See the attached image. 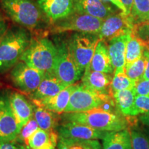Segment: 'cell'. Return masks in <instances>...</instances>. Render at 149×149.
<instances>
[{
	"label": "cell",
	"mask_w": 149,
	"mask_h": 149,
	"mask_svg": "<svg viewBox=\"0 0 149 149\" xmlns=\"http://www.w3.org/2000/svg\"><path fill=\"white\" fill-rule=\"evenodd\" d=\"M61 118L63 122H77L108 132L126 129L128 124L126 117L118 109L104 107L79 113H64Z\"/></svg>",
	"instance_id": "1"
},
{
	"label": "cell",
	"mask_w": 149,
	"mask_h": 149,
	"mask_svg": "<svg viewBox=\"0 0 149 149\" xmlns=\"http://www.w3.org/2000/svg\"><path fill=\"white\" fill-rule=\"evenodd\" d=\"M29 33L22 28L7 31L0 41V74L12 69L29 45Z\"/></svg>",
	"instance_id": "2"
},
{
	"label": "cell",
	"mask_w": 149,
	"mask_h": 149,
	"mask_svg": "<svg viewBox=\"0 0 149 149\" xmlns=\"http://www.w3.org/2000/svg\"><path fill=\"white\" fill-rule=\"evenodd\" d=\"M56 56L57 48L49 39L37 38L31 40L20 60L44 72H52Z\"/></svg>",
	"instance_id": "3"
},
{
	"label": "cell",
	"mask_w": 149,
	"mask_h": 149,
	"mask_svg": "<svg viewBox=\"0 0 149 149\" xmlns=\"http://www.w3.org/2000/svg\"><path fill=\"white\" fill-rule=\"evenodd\" d=\"M55 45L57 48V56L52 72L67 86L74 84L82 77L84 72L72 57L68 42L56 40Z\"/></svg>",
	"instance_id": "4"
},
{
	"label": "cell",
	"mask_w": 149,
	"mask_h": 149,
	"mask_svg": "<svg viewBox=\"0 0 149 149\" xmlns=\"http://www.w3.org/2000/svg\"><path fill=\"white\" fill-rule=\"evenodd\" d=\"M1 7L13 21L24 27L34 29L41 19V13L29 0H1Z\"/></svg>",
	"instance_id": "5"
},
{
	"label": "cell",
	"mask_w": 149,
	"mask_h": 149,
	"mask_svg": "<svg viewBox=\"0 0 149 149\" xmlns=\"http://www.w3.org/2000/svg\"><path fill=\"white\" fill-rule=\"evenodd\" d=\"M104 19L86 14L73 13L66 18L58 20L52 27L53 33H62L68 31L85 34L97 35Z\"/></svg>",
	"instance_id": "6"
},
{
	"label": "cell",
	"mask_w": 149,
	"mask_h": 149,
	"mask_svg": "<svg viewBox=\"0 0 149 149\" xmlns=\"http://www.w3.org/2000/svg\"><path fill=\"white\" fill-rule=\"evenodd\" d=\"M111 95L100 94L85 87L82 84H77V88L70 96L64 113H79L102 107L106 103L113 101Z\"/></svg>",
	"instance_id": "7"
},
{
	"label": "cell",
	"mask_w": 149,
	"mask_h": 149,
	"mask_svg": "<svg viewBox=\"0 0 149 149\" xmlns=\"http://www.w3.org/2000/svg\"><path fill=\"white\" fill-rule=\"evenodd\" d=\"M100 40L97 35L76 33L70 37L68 41L70 53L84 72L86 68L91 64Z\"/></svg>",
	"instance_id": "8"
},
{
	"label": "cell",
	"mask_w": 149,
	"mask_h": 149,
	"mask_svg": "<svg viewBox=\"0 0 149 149\" xmlns=\"http://www.w3.org/2000/svg\"><path fill=\"white\" fill-rule=\"evenodd\" d=\"M45 73L22 61L17 63L11 69L10 79L15 86L22 92L31 95L38 88Z\"/></svg>",
	"instance_id": "9"
},
{
	"label": "cell",
	"mask_w": 149,
	"mask_h": 149,
	"mask_svg": "<svg viewBox=\"0 0 149 149\" xmlns=\"http://www.w3.org/2000/svg\"><path fill=\"white\" fill-rule=\"evenodd\" d=\"M135 29L132 16L122 12L112 15L104 20L98 36L100 40L110 42L122 35L132 34Z\"/></svg>",
	"instance_id": "10"
},
{
	"label": "cell",
	"mask_w": 149,
	"mask_h": 149,
	"mask_svg": "<svg viewBox=\"0 0 149 149\" xmlns=\"http://www.w3.org/2000/svg\"><path fill=\"white\" fill-rule=\"evenodd\" d=\"M18 128L11 109L8 94L0 95V143L15 141Z\"/></svg>",
	"instance_id": "11"
},
{
	"label": "cell",
	"mask_w": 149,
	"mask_h": 149,
	"mask_svg": "<svg viewBox=\"0 0 149 149\" xmlns=\"http://www.w3.org/2000/svg\"><path fill=\"white\" fill-rule=\"evenodd\" d=\"M107 133L108 131L72 122H64L57 127L59 137L64 139H103Z\"/></svg>",
	"instance_id": "12"
},
{
	"label": "cell",
	"mask_w": 149,
	"mask_h": 149,
	"mask_svg": "<svg viewBox=\"0 0 149 149\" xmlns=\"http://www.w3.org/2000/svg\"><path fill=\"white\" fill-rule=\"evenodd\" d=\"M8 97L19 133L21 128L33 117L35 107L25 96L17 92L8 93Z\"/></svg>",
	"instance_id": "13"
},
{
	"label": "cell",
	"mask_w": 149,
	"mask_h": 149,
	"mask_svg": "<svg viewBox=\"0 0 149 149\" xmlns=\"http://www.w3.org/2000/svg\"><path fill=\"white\" fill-rule=\"evenodd\" d=\"M112 79L113 77L111 74L95 71L88 66L81 77V84L87 88L97 93L112 95Z\"/></svg>",
	"instance_id": "14"
},
{
	"label": "cell",
	"mask_w": 149,
	"mask_h": 149,
	"mask_svg": "<svg viewBox=\"0 0 149 149\" xmlns=\"http://www.w3.org/2000/svg\"><path fill=\"white\" fill-rule=\"evenodd\" d=\"M39 7L45 15L55 22L73 13V0H38Z\"/></svg>",
	"instance_id": "15"
},
{
	"label": "cell",
	"mask_w": 149,
	"mask_h": 149,
	"mask_svg": "<svg viewBox=\"0 0 149 149\" xmlns=\"http://www.w3.org/2000/svg\"><path fill=\"white\" fill-rule=\"evenodd\" d=\"M74 12L106 19L114 14L115 10L102 0H73Z\"/></svg>",
	"instance_id": "16"
},
{
	"label": "cell",
	"mask_w": 149,
	"mask_h": 149,
	"mask_svg": "<svg viewBox=\"0 0 149 149\" xmlns=\"http://www.w3.org/2000/svg\"><path fill=\"white\" fill-rule=\"evenodd\" d=\"M77 87V84H75L70 85L55 96L41 100H33V104L37 107L44 108L57 114L64 113L65 109L70 101V96Z\"/></svg>",
	"instance_id": "17"
},
{
	"label": "cell",
	"mask_w": 149,
	"mask_h": 149,
	"mask_svg": "<svg viewBox=\"0 0 149 149\" xmlns=\"http://www.w3.org/2000/svg\"><path fill=\"white\" fill-rule=\"evenodd\" d=\"M130 36L131 34L122 35L109 42L108 48L114 68V74L125 72L126 47Z\"/></svg>",
	"instance_id": "18"
},
{
	"label": "cell",
	"mask_w": 149,
	"mask_h": 149,
	"mask_svg": "<svg viewBox=\"0 0 149 149\" xmlns=\"http://www.w3.org/2000/svg\"><path fill=\"white\" fill-rule=\"evenodd\" d=\"M68 86L63 83L53 72H47L37 90L30 95L33 100H41L43 99L55 96Z\"/></svg>",
	"instance_id": "19"
},
{
	"label": "cell",
	"mask_w": 149,
	"mask_h": 149,
	"mask_svg": "<svg viewBox=\"0 0 149 149\" xmlns=\"http://www.w3.org/2000/svg\"><path fill=\"white\" fill-rule=\"evenodd\" d=\"M89 66L91 70L107 74L114 72V68L109 53V48L105 42L100 40L98 42Z\"/></svg>",
	"instance_id": "20"
},
{
	"label": "cell",
	"mask_w": 149,
	"mask_h": 149,
	"mask_svg": "<svg viewBox=\"0 0 149 149\" xmlns=\"http://www.w3.org/2000/svg\"><path fill=\"white\" fill-rule=\"evenodd\" d=\"M59 135L53 131L41 129L39 128L28 139L26 146L31 149L55 148L58 144Z\"/></svg>",
	"instance_id": "21"
},
{
	"label": "cell",
	"mask_w": 149,
	"mask_h": 149,
	"mask_svg": "<svg viewBox=\"0 0 149 149\" xmlns=\"http://www.w3.org/2000/svg\"><path fill=\"white\" fill-rule=\"evenodd\" d=\"M103 149H132L129 130L108 132L103 139Z\"/></svg>",
	"instance_id": "22"
},
{
	"label": "cell",
	"mask_w": 149,
	"mask_h": 149,
	"mask_svg": "<svg viewBox=\"0 0 149 149\" xmlns=\"http://www.w3.org/2000/svg\"><path fill=\"white\" fill-rule=\"evenodd\" d=\"M117 109L125 117L135 116V98L134 89H126L112 94Z\"/></svg>",
	"instance_id": "23"
},
{
	"label": "cell",
	"mask_w": 149,
	"mask_h": 149,
	"mask_svg": "<svg viewBox=\"0 0 149 149\" xmlns=\"http://www.w3.org/2000/svg\"><path fill=\"white\" fill-rule=\"evenodd\" d=\"M33 117L41 129L53 131L56 128L58 127L59 120L58 114L49 110L35 106Z\"/></svg>",
	"instance_id": "24"
},
{
	"label": "cell",
	"mask_w": 149,
	"mask_h": 149,
	"mask_svg": "<svg viewBox=\"0 0 149 149\" xmlns=\"http://www.w3.org/2000/svg\"><path fill=\"white\" fill-rule=\"evenodd\" d=\"M146 49L145 43L135 33H132L126 47V67L130 66L143 56Z\"/></svg>",
	"instance_id": "25"
},
{
	"label": "cell",
	"mask_w": 149,
	"mask_h": 149,
	"mask_svg": "<svg viewBox=\"0 0 149 149\" xmlns=\"http://www.w3.org/2000/svg\"><path fill=\"white\" fill-rule=\"evenodd\" d=\"M59 149H103L96 139L59 138Z\"/></svg>",
	"instance_id": "26"
},
{
	"label": "cell",
	"mask_w": 149,
	"mask_h": 149,
	"mask_svg": "<svg viewBox=\"0 0 149 149\" xmlns=\"http://www.w3.org/2000/svg\"><path fill=\"white\" fill-rule=\"evenodd\" d=\"M135 82L128 77L125 72L115 73L111 81L112 94L117 91L133 89Z\"/></svg>",
	"instance_id": "27"
},
{
	"label": "cell",
	"mask_w": 149,
	"mask_h": 149,
	"mask_svg": "<svg viewBox=\"0 0 149 149\" xmlns=\"http://www.w3.org/2000/svg\"><path fill=\"white\" fill-rule=\"evenodd\" d=\"M130 15L141 22H149V0H133Z\"/></svg>",
	"instance_id": "28"
},
{
	"label": "cell",
	"mask_w": 149,
	"mask_h": 149,
	"mask_svg": "<svg viewBox=\"0 0 149 149\" xmlns=\"http://www.w3.org/2000/svg\"><path fill=\"white\" fill-rule=\"evenodd\" d=\"M146 68V59L144 56L125 68V72L130 79L136 83L141 79L144 76Z\"/></svg>",
	"instance_id": "29"
},
{
	"label": "cell",
	"mask_w": 149,
	"mask_h": 149,
	"mask_svg": "<svg viewBox=\"0 0 149 149\" xmlns=\"http://www.w3.org/2000/svg\"><path fill=\"white\" fill-rule=\"evenodd\" d=\"M132 149H148L149 136L139 130L130 131Z\"/></svg>",
	"instance_id": "30"
},
{
	"label": "cell",
	"mask_w": 149,
	"mask_h": 149,
	"mask_svg": "<svg viewBox=\"0 0 149 149\" xmlns=\"http://www.w3.org/2000/svg\"><path fill=\"white\" fill-rule=\"evenodd\" d=\"M39 128V126L35 120V117L32 118L26 124L21 128L19 133L18 134L17 138L16 139V142L22 144V143L26 144L28 139L36 130Z\"/></svg>",
	"instance_id": "31"
},
{
	"label": "cell",
	"mask_w": 149,
	"mask_h": 149,
	"mask_svg": "<svg viewBox=\"0 0 149 149\" xmlns=\"http://www.w3.org/2000/svg\"><path fill=\"white\" fill-rule=\"evenodd\" d=\"M134 107L135 116L149 113V96L136 95Z\"/></svg>",
	"instance_id": "32"
},
{
	"label": "cell",
	"mask_w": 149,
	"mask_h": 149,
	"mask_svg": "<svg viewBox=\"0 0 149 149\" xmlns=\"http://www.w3.org/2000/svg\"><path fill=\"white\" fill-rule=\"evenodd\" d=\"M133 89L136 95L149 96V80L142 78L135 83Z\"/></svg>",
	"instance_id": "33"
},
{
	"label": "cell",
	"mask_w": 149,
	"mask_h": 149,
	"mask_svg": "<svg viewBox=\"0 0 149 149\" xmlns=\"http://www.w3.org/2000/svg\"><path fill=\"white\" fill-rule=\"evenodd\" d=\"M143 56L146 59V68H145V71L143 79L149 80V51L148 50H145L143 54Z\"/></svg>",
	"instance_id": "34"
},
{
	"label": "cell",
	"mask_w": 149,
	"mask_h": 149,
	"mask_svg": "<svg viewBox=\"0 0 149 149\" xmlns=\"http://www.w3.org/2000/svg\"><path fill=\"white\" fill-rule=\"evenodd\" d=\"M21 144L17 142H7L0 143V149H20Z\"/></svg>",
	"instance_id": "35"
},
{
	"label": "cell",
	"mask_w": 149,
	"mask_h": 149,
	"mask_svg": "<svg viewBox=\"0 0 149 149\" xmlns=\"http://www.w3.org/2000/svg\"><path fill=\"white\" fill-rule=\"evenodd\" d=\"M126 9V15H130L133 6V0H120Z\"/></svg>",
	"instance_id": "36"
},
{
	"label": "cell",
	"mask_w": 149,
	"mask_h": 149,
	"mask_svg": "<svg viewBox=\"0 0 149 149\" xmlns=\"http://www.w3.org/2000/svg\"><path fill=\"white\" fill-rule=\"evenodd\" d=\"M103 1H109V2L112 3L113 5H115V6H117L119 9H120L123 13L126 14V9L125 7H124V6L122 4V3L121 2L120 0H103Z\"/></svg>",
	"instance_id": "37"
},
{
	"label": "cell",
	"mask_w": 149,
	"mask_h": 149,
	"mask_svg": "<svg viewBox=\"0 0 149 149\" xmlns=\"http://www.w3.org/2000/svg\"><path fill=\"white\" fill-rule=\"evenodd\" d=\"M7 30V24L4 21L1 20L0 22V41H1L3 35H5V33H6Z\"/></svg>",
	"instance_id": "38"
},
{
	"label": "cell",
	"mask_w": 149,
	"mask_h": 149,
	"mask_svg": "<svg viewBox=\"0 0 149 149\" xmlns=\"http://www.w3.org/2000/svg\"><path fill=\"white\" fill-rule=\"evenodd\" d=\"M139 119L143 124H144L145 126L149 127V113L141 115L140 116H139Z\"/></svg>",
	"instance_id": "39"
},
{
	"label": "cell",
	"mask_w": 149,
	"mask_h": 149,
	"mask_svg": "<svg viewBox=\"0 0 149 149\" xmlns=\"http://www.w3.org/2000/svg\"><path fill=\"white\" fill-rule=\"evenodd\" d=\"M20 149H31L30 148L29 146H24V144H21V146H20Z\"/></svg>",
	"instance_id": "40"
},
{
	"label": "cell",
	"mask_w": 149,
	"mask_h": 149,
	"mask_svg": "<svg viewBox=\"0 0 149 149\" xmlns=\"http://www.w3.org/2000/svg\"><path fill=\"white\" fill-rule=\"evenodd\" d=\"M1 20H2V19H1V17H0V22H1Z\"/></svg>",
	"instance_id": "41"
},
{
	"label": "cell",
	"mask_w": 149,
	"mask_h": 149,
	"mask_svg": "<svg viewBox=\"0 0 149 149\" xmlns=\"http://www.w3.org/2000/svg\"><path fill=\"white\" fill-rule=\"evenodd\" d=\"M52 149H56V148H52Z\"/></svg>",
	"instance_id": "42"
},
{
	"label": "cell",
	"mask_w": 149,
	"mask_h": 149,
	"mask_svg": "<svg viewBox=\"0 0 149 149\" xmlns=\"http://www.w3.org/2000/svg\"><path fill=\"white\" fill-rule=\"evenodd\" d=\"M148 136H149V135H148ZM148 149H149V147H148Z\"/></svg>",
	"instance_id": "43"
}]
</instances>
